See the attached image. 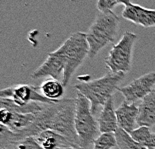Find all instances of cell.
<instances>
[{
    "label": "cell",
    "instance_id": "cell-22",
    "mask_svg": "<svg viewBox=\"0 0 155 149\" xmlns=\"http://www.w3.org/2000/svg\"><path fill=\"white\" fill-rule=\"evenodd\" d=\"M117 4H119L118 0H98L97 9L99 12H112Z\"/></svg>",
    "mask_w": 155,
    "mask_h": 149
},
{
    "label": "cell",
    "instance_id": "cell-14",
    "mask_svg": "<svg viewBox=\"0 0 155 149\" xmlns=\"http://www.w3.org/2000/svg\"><path fill=\"white\" fill-rule=\"evenodd\" d=\"M35 138L42 149H57L68 147L80 148L74 143H72L63 135L59 134L53 130H45L41 132L40 134H38Z\"/></svg>",
    "mask_w": 155,
    "mask_h": 149
},
{
    "label": "cell",
    "instance_id": "cell-7",
    "mask_svg": "<svg viewBox=\"0 0 155 149\" xmlns=\"http://www.w3.org/2000/svg\"><path fill=\"white\" fill-rule=\"evenodd\" d=\"M0 98L11 99L17 104H27L30 102L52 104L58 102L45 97L41 93L40 88L29 84H18L2 89L0 91Z\"/></svg>",
    "mask_w": 155,
    "mask_h": 149
},
{
    "label": "cell",
    "instance_id": "cell-11",
    "mask_svg": "<svg viewBox=\"0 0 155 149\" xmlns=\"http://www.w3.org/2000/svg\"><path fill=\"white\" fill-rule=\"evenodd\" d=\"M138 115H139V108L136 106V104L128 103L124 100L116 109L118 127L130 134L136 129V125H138Z\"/></svg>",
    "mask_w": 155,
    "mask_h": 149
},
{
    "label": "cell",
    "instance_id": "cell-3",
    "mask_svg": "<svg viewBox=\"0 0 155 149\" xmlns=\"http://www.w3.org/2000/svg\"><path fill=\"white\" fill-rule=\"evenodd\" d=\"M75 128L81 149H88L101 134L98 120L94 118V114L91 111L90 101L78 91L76 96Z\"/></svg>",
    "mask_w": 155,
    "mask_h": 149
},
{
    "label": "cell",
    "instance_id": "cell-4",
    "mask_svg": "<svg viewBox=\"0 0 155 149\" xmlns=\"http://www.w3.org/2000/svg\"><path fill=\"white\" fill-rule=\"evenodd\" d=\"M61 46L66 57V68L64 70L61 82L66 87L74 72L89 55V45L86 33H73L62 43Z\"/></svg>",
    "mask_w": 155,
    "mask_h": 149
},
{
    "label": "cell",
    "instance_id": "cell-17",
    "mask_svg": "<svg viewBox=\"0 0 155 149\" xmlns=\"http://www.w3.org/2000/svg\"><path fill=\"white\" fill-rule=\"evenodd\" d=\"M39 88H40L41 93L50 100L59 101L63 99L62 97L65 93V86L59 80L48 79L39 86Z\"/></svg>",
    "mask_w": 155,
    "mask_h": 149
},
{
    "label": "cell",
    "instance_id": "cell-12",
    "mask_svg": "<svg viewBox=\"0 0 155 149\" xmlns=\"http://www.w3.org/2000/svg\"><path fill=\"white\" fill-rule=\"evenodd\" d=\"M35 117L36 114L15 113V112H11L4 108H1L0 110L1 125H4L13 132H20L24 130L35 120Z\"/></svg>",
    "mask_w": 155,
    "mask_h": 149
},
{
    "label": "cell",
    "instance_id": "cell-10",
    "mask_svg": "<svg viewBox=\"0 0 155 149\" xmlns=\"http://www.w3.org/2000/svg\"><path fill=\"white\" fill-rule=\"evenodd\" d=\"M122 17L145 28L155 27V9H147L140 5L130 3L124 6Z\"/></svg>",
    "mask_w": 155,
    "mask_h": 149
},
{
    "label": "cell",
    "instance_id": "cell-19",
    "mask_svg": "<svg viewBox=\"0 0 155 149\" xmlns=\"http://www.w3.org/2000/svg\"><path fill=\"white\" fill-rule=\"evenodd\" d=\"M115 137L117 141V147L119 149H147L142 144L135 141L128 132L121 128H118L115 131Z\"/></svg>",
    "mask_w": 155,
    "mask_h": 149
},
{
    "label": "cell",
    "instance_id": "cell-13",
    "mask_svg": "<svg viewBox=\"0 0 155 149\" xmlns=\"http://www.w3.org/2000/svg\"><path fill=\"white\" fill-rule=\"evenodd\" d=\"M100 133H115L118 128V122L116 116V109H114L113 98H109L98 117Z\"/></svg>",
    "mask_w": 155,
    "mask_h": 149
},
{
    "label": "cell",
    "instance_id": "cell-24",
    "mask_svg": "<svg viewBox=\"0 0 155 149\" xmlns=\"http://www.w3.org/2000/svg\"><path fill=\"white\" fill-rule=\"evenodd\" d=\"M57 149H81V148H76V147H68V148H57Z\"/></svg>",
    "mask_w": 155,
    "mask_h": 149
},
{
    "label": "cell",
    "instance_id": "cell-9",
    "mask_svg": "<svg viewBox=\"0 0 155 149\" xmlns=\"http://www.w3.org/2000/svg\"><path fill=\"white\" fill-rule=\"evenodd\" d=\"M155 86V72H149L134 79L129 84L119 87L118 91L123 95L128 103H135L142 100L153 90Z\"/></svg>",
    "mask_w": 155,
    "mask_h": 149
},
{
    "label": "cell",
    "instance_id": "cell-20",
    "mask_svg": "<svg viewBox=\"0 0 155 149\" xmlns=\"http://www.w3.org/2000/svg\"><path fill=\"white\" fill-rule=\"evenodd\" d=\"M130 135L135 141L142 144L146 148L150 147L155 142V133L151 132L150 127L147 126H139L131 132Z\"/></svg>",
    "mask_w": 155,
    "mask_h": 149
},
{
    "label": "cell",
    "instance_id": "cell-5",
    "mask_svg": "<svg viewBox=\"0 0 155 149\" xmlns=\"http://www.w3.org/2000/svg\"><path fill=\"white\" fill-rule=\"evenodd\" d=\"M137 35L133 32L126 31L117 44L112 46L109 53L105 58V66L112 73H124L131 70L132 66L133 48Z\"/></svg>",
    "mask_w": 155,
    "mask_h": 149
},
{
    "label": "cell",
    "instance_id": "cell-18",
    "mask_svg": "<svg viewBox=\"0 0 155 149\" xmlns=\"http://www.w3.org/2000/svg\"><path fill=\"white\" fill-rule=\"evenodd\" d=\"M0 149H42L35 137H27L20 140H11L0 136Z\"/></svg>",
    "mask_w": 155,
    "mask_h": 149
},
{
    "label": "cell",
    "instance_id": "cell-16",
    "mask_svg": "<svg viewBox=\"0 0 155 149\" xmlns=\"http://www.w3.org/2000/svg\"><path fill=\"white\" fill-rule=\"evenodd\" d=\"M47 104L39 103V102H30L27 104H17L11 99L0 98V106L1 108L7 109L11 112L21 114H37L41 112Z\"/></svg>",
    "mask_w": 155,
    "mask_h": 149
},
{
    "label": "cell",
    "instance_id": "cell-23",
    "mask_svg": "<svg viewBox=\"0 0 155 149\" xmlns=\"http://www.w3.org/2000/svg\"><path fill=\"white\" fill-rule=\"evenodd\" d=\"M118 2H119V4H123L124 6L130 4V3H131L130 0H118Z\"/></svg>",
    "mask_w": 155,
    "mask_h": 149
},
{
    "label": "cell",
    "instance_id": "cell-6",
    "mask_svg": "<svg viewBox=\"0 0 155 149\" xmlns=\"http://www.w3.org/2000/svg\"><path fill=\"white\" fill-rule=\"evenodd\" d=\"M76 98H64L58 102L53 117L51 119L49 130H53L63 135L72 143L79 146V138L75 128Z\"/></svg>",
    "mask_w": 155,
    "mask_h": 149
},
{
    "label": "cell",
    "instance_id": "cell-21",
    "mask_svg": "<svg viewBox=\"0 0 155 149\" xmlns=\"http://www.w3.org/2000/svg\"><path fill=\"white\" fill-rule=\"evenodd\" d=\"M116 146L115 133H102L93 143V149H113Z\"/></svg>",
    "mask_w": 155,
    "mask_h": 149
},
{
    "label": "cell",
    "instance_id": "cell-8",
    "mask_svg": "<svg viewBox=\"0 0 155 149\" xmlns=\"http://www.w3.org/2000/svg\"><path fill=\"white\" fill-rule=\"evenodd\" d=\"M65 68H66V57L63 48L60 45L58 49L48 54L45 61L31 74V78L40 79L51 77L52 79L59 80L61 77H63Z\"/></svg>",
    "mask_w": 155,
    "mask_h": 149
},
{
    "label": "cell",
    "instance_id": "cell-1",
    "mask_svg": "<svg viewBox=\"0 0 155 149\" xmlns=\"http://www.w3.org/2000/svg\"><path fill=\"white\" fill-rule=\"evenodd\" d=\"M124 76V73L108 72L100 78L81 81L80 83L75 84L74 87L90 101L91 111L95 115L98 108L103 107L114 92L119 89V84Z\"/></svg>",
    "mask_w": 155,
    "mask_h": 149
},
{
    "label": "cell",
    "instance_id": "cell-15",
    "mask_svg": "<svg viewBox=\"0 0 155 149\" xmlns=\"http://www.w3.org/2000/svg\"><path fill=\"white\" fill-rule=\"evenodd\" d=\"M138 115V126L151 127L155 125V89L141 100Z\"/></svg>",
    "mask_w": 155,
    "mask_h": 149
},
{
    "label": "cell",
    "instance_id": "cell-2",
    "mask_svg": "<svg viewBox=\"0 0 155 149\" xmlns=\"http://www.w3.org/2000/svg\"><path fill=\"white\" fill-rule=\"evenodd\" d=\"M119 28V17L114 12H99L86 33L89 45L88 57L93 59L114 40Z\"/></svg>",
    "mask_w": 155,
    "mask_h": 149
}]
</instances>
